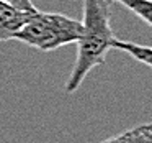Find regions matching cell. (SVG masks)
Masks as SVG:
<instances>
[{"instance_id": "cell-3", "label": "cell", "mask_w": 152, "mask_h": 143, "mask_svg": "<svg viewBox=\"0 0 152 143\" xmlns=\"http://www.w3.org/2000/svg\"><path fill=\"white\" fill-rule=\"evenodd\" d=\"M31 13L33 12L18 10L13 5L0 0V41L13 40L15 35L20 31V28L25 25V21L30 18Z\"/></svg>"}, {"instance_id": "cell-8", "label": "cell", "mask_w": 152, "mask_h": 143, "mask_svg": "<svg viewBox=\"0 0 152 143\" xmlns=\"http://www.w3.org/2000/svg\"><path fill=\"white\" fill-rule=\"evenodd\" d=\"M100 143H124V135L119 133V135H115V136H110V138L103 140Z\"/></svg>"}, {"instance_id": "cell-6", "label": "cell", "mask_w": 152, "mask_h": 143, "mask_svg": "<svg viewBox=\"0 0 152 143\" xmlns=\"http://www.w3.org/2000/svg\"><path fill=\"white\" fill-rule=\"evenodd\" d=\"M123 135H124V143H152V125L144 123L128 132H123Z\"/></svg>"}, {"instance_id": "cell-2", "label": "cell", "mask_w": 152, "mask_h": 143, "mask_svg": "<svg viewBox=\"0 0 152 143\" xmlns=\"http://www.w3.org/2000/svg\"><path fill=\"white\" fill-rule=\"evenodd\" d=\"M82 35V21L57 12H33L13 40L43 53L56 51L77 43Z\"/></svg>"}, {"instance_id": "cell-4", "label": "cell", "mask_w": 152, "mask_h": 143, "mask_svg": "<svg viewBox=\"0 0 152 143\" xmlns=\"http://www.w3.org/2000/svg\"><path fill=\"white\" fill-rule=\"evenodd\" d=\"M111 50H118L121 53H126L132 59L139 61V63L145 64L152 69V46H145V44H139V43H134V41L115 38L111 43Z\"/></svg>"}, {"instance_id": "cell-5", "label": "cell", "mask_w": 152, "mask_h": 143, "mask_svg": "<svg viewBox=\"0 0 152 143\" xmlns=\"http://www.w3.org/2000/svg\"><path fill=\"white\" fill-rule=\"evenodd\" d=\"M111 2L121 4L137 18H141L145 25L152 27V0H111Z\"/></svg>"}, {"instance_id": "cell-7", "label": "cell", "mask_w": 152, "mask_h": 143, "mask_svg": "<svg viewBox=\"0 0 152 143\" xmlns=\"http://www.w3.org/2000/svg\"><path fill=\"white\" fill-rule=\"evenodd\" d=\"M4 2L13 5V7L18 8V10H25V12H34L36 10L34 5L31 4V0H4Z\"/></svg>"}, {"instance_id": "cell-1", "label": "cell", "mask_w": 152, "mask_h": 143, "mask_svg": "<svg viewBox=\"0 0 152 143\" xmlns=\"http://www.w3.org/2000/svg\"><path fill=\"white\" fill-rule=\"evenodd\" d=\"M111 0H83L82 35L77 40V58L66 82V92H77L96 66L105 64L115 33L111 28Z\"/></svg>"}, {"instance_id": "cell-9", "label": "cell", "mask_w": 152, "mask_h": 143, "mask_svg": "<svg viewBox=\"0 0 152 143\" xmlns=\"http://www.w3.org/2000/svg\"><path fill=\"white\" fill-rule=\"evenodd\" d=\"M151 125H152V123H151Z\"/></svg>"}]
</instances>
